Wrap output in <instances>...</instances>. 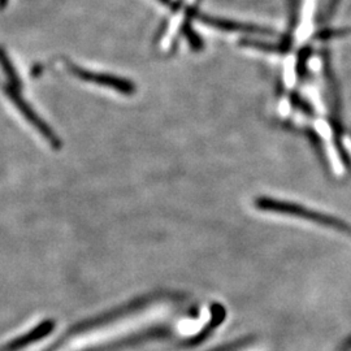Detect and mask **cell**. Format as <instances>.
Masks as SVG:
<instances>
[{
    "mask_svg": "<svg viewBox=\"0 0 351 351\" xmlns=\"http://www.w3.org/2000/svg\"><path fill=\"white\" fill-rule=\"evenodd\" d=\"M65 66L66 69L72 73V75L85 81V82H90L98 86H103V88H112L116 90L117 93L125 94V95H130L134 93V85L126 80L119 78L116 75H106V73H97L93 71H88L84 69L75 64L71 63V62H65Z\"/></svg>",
    "mask_w": 351,
    "mask_h": 351,
    "instance_id": "1",
    "label": "cell"
},
{
    "mask_svg": "<svg viewBox=\"0 0 351 351\" xmlns=\"http://www.w3.org/2000/svg\"><path fill=\"white\" fill-rule=\"evenodd\" d=\"M202 23H206L207 25L215 26L219 27L221 30H232V32H243V33H262L267 34L268 32L254 27V26L245 25V24H237V23H232V21H224V20H213V19H207V17H202Z\"/></svg>",
    "mask_w": 351,
    "mask_h": 351,
    "instance_id": "2",
    "label": "cell"
},
{
    "mask_svg": "<svg viewBox=\"0 0 351 351\" xmlns=\"http://www.w3.org/2000/svg\"><path fill=\"white\" fill-rule=\"evenodd\" d=\"M51 329H52V324L45 323V324H42L39 328H37V329H34V332H32L30 335H26L24 337L17 339V342L13 343L12 348H21V346H24L26 343L32 342L33 339H40V337L46 336L47 333H50Z\"/></svg>",
    "mask_w": 351,
    "mask_h": 351,
    "instance_id": "3",
    "label": "cell"
},
{
    "mask_svg": "<svg viewBox=\"0 0 351 351\" xmlns=\"http://www.w3.org/2000/svg\"><path fill=\"white\" fill-rule=\"evenodd\" d=\"M8 4V0H0V10H4Z\"/></svg>",
    "mask_w": 351,
    "mask_h": 351,
    "instance_id": "4",
    "label": "cell"
}]
</instances>
